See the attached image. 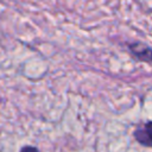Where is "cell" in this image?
<instances>
[{
	"label": "cell",
	"mask_w": 152,
	"mask_h": 152,
	"mask_svg": "<svg viewBox=\"0 0 152 152\" xmlns=\"http://www.w3.org/2000/svg\"><path fill=\"white\" fill-rule=\"evenodd\" d=\"M134 138L139 144L152 147V121H148L138 127L134 131Z\"/></svg>",
	"instance_id": "6da1fadb"
},
{
	"label": "cell",
	"mask_w": 152,
	"mask_h": 152,
	"mask_svg": "<svg viewBox=\"0 0 152 152\" xmlns=\"http://www.w3.org/2000/svg\"><path fill=\"white\" fill-rule=\"evenodd\" d=\"M129 50L138 59L152 63V49L151 48L142 45L140 43H134L129 45Z\"/></svg>",
	"instance_id": "7a4b0ae2"
}]
</instances>
